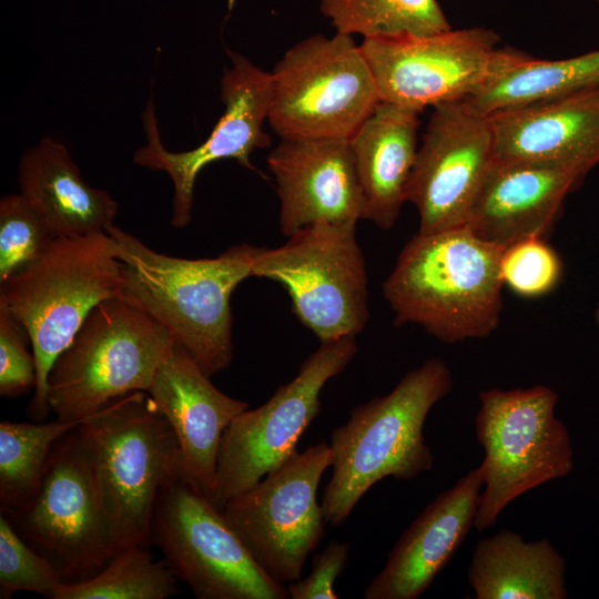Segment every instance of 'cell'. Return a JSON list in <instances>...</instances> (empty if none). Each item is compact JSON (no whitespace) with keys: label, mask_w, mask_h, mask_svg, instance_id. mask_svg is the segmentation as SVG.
I'll return each mask as SVG.
<instances>
[{"label":"cell","mask_w":599,"mask_h":599,"mask_svg":"<svg viewBox=\"0 0 599 599\" xmlns=\"http://www.w3.org/2000/svg\"><path fill=\"white\" fill-rule=\"evenodd\" d=\"M106 233L122 262L116 297L161 324L206 375L226 369L233 356L231 296L252 276L255 246L191 260L159 253L115 225Z\"/></svg>","instance_id":"1"},{"label":"cell","mask_w":599,"mask_h":599,"mask_svg":"<svg viewBox=\"0 0 599 599\" xmlns=\"http://www.w3.org/2000/svg\"><path fill=\"white\" fill-rule=\"evenodd\" d=\"M501 252L467 225L414 235L383 283L394 324L446 344L489 336L502 309Z\"/></svg>","instance_id":"2"},{"label":"cell","mask_w":599,"mask_h":599,"mask_svg":"<svg viewBox=\"0 0 599 599\" xmlns=\"http://www.w3.org/2000/svg\"><path fill=\"white\" fill-rule=\"evenodd\" d=\"M453 387L446 363L432 357L408 370L388 394L351 410L331 436L332 474L321 502L326 524L342 525L382 479L412 480L432 469L435 457L424 424Z\"/></svg>","instance_id":"3"},{"label":"cell","mask_w":599,"mask_h":599,"mask_svg":"<svg viewBox=\"0 0 599 599\" xmlns=\"http://www.w3.org/2000/svg\"><path fill=\"white\" fill-rule=\"evenodd\" d=\"M122 262L116 242L106 232L55 237L23 270L0 284V304L24 326L37 364V384L29 416L43 422L48 376L57 357L69 346L90 312L118 296Z\"/></svg>","instance_id":"4"},{"label":"cell","mask_w":599,"mask_h":599,"mask_svg":"<svg viewBox=\"0 0 599 599\" xmlns=\"http://www.w3.org/2000/svg\"><path fill=\"white\" fill-rule=\"evenodd\" d=\"M78 428L119 549L149 547L158 495L182 474L169 422L151 396L138 390L111 402Z\"/></svg>","instance_id":"5"},{"label":"cell","mask_w":599,"mask_h":599,"mask_svg":"<svg viewBox=\"0 0 599 599\" xmlns=\"http://www.w3.org/2000/svg\"><path fill=\"white\" fill-rule=\"evenodd\" d=\"M174 344L140 308L118 297L101 302L50 369L51 414L62 422H83L122 396L148 392Z\"/></svg>","instance_id":"6"},{"label":"cell","mask_w":599,"mask_h":599,"mask_svg":"<svg viewBox=\"0 0 599 599\" xmlns=\"http://www.w3.org/2000/svg\"><path fill=\"white\" fill-rule=\"evenodd\" d=\"M475 417L476 438L484 448V485L474 528H491L512 500L575 467L571 438L556 417L557 393L545 385L484 389Z\"/></svg>","instance_id":"7"},{"label":"cell","mask_w":599,"mask_h":599,"mask_svg":"<svg viewBox=\"0 0 599 599\" xmlns=\"http://www.w3.org/2000/svg\"><path fill=\"white\" fill-rule=\"evenodd\" d=\"M268 124L283 140H349L380 101L351 34H314L271 72Z\"/></svg>","instance_id":"8"},{"label":"cell","mask_w":599,"mask_h":599,"mask_svg":"<svg viewBox=\"0 0 599 599\" xmlns=\"http://www.w3.org/2000/svg\"><path fill=\"white\" fill-rule=\"evenodd\" d=\"M355 227L317 222L278 247L254 248L252 276L284 286L293 313L319 343L356 336L369 318L366 264Z\"/></svg>","instance_id":"9"},{"label":"cell","mask_w":599,"mask_h":599,"mask_svg":"<svg viewBox=\"0 0 599 599\" xmlns=\"http://www.w3.org/2000/svg\"><path fill=\"white\" fill-rule=\"evenodd\" d=\"M151 544L199 599H285V585L254 560L221 509L182 474L158 495Z\"/></svg>","instance_id":"10"},{"label":"cell","mask_w":599,"mask_h":599,"mask_svg":"<svg viewBox=\"0 0 599 599\" xmlns=\"http://www.w3.org/2000/svg\"><path fill=\"white\" fill-rule=\"evenodd\" d=\"M357 353L356 336L323 342L301 364L297 375L263 405L244 409L223 433L211 500L220 509L266 474L283 465L321 408L325 384Z\"/></svg>","instance_id":"11"},{"label":"cell","mask_w":599,"mask_h":599,"mask_svg":"<svg viewBox=\"0 0 599 599\" xmlns=\"http://www.w3.org/2000/svg\"><path fill=\"white\" fill-rule=\"evenodd\" d=\"M78 427L52 447L32 504L21 514L7 517L67 585L94 577L120 551Z\"/></svg>","instance_id":"12"},{"label":"cell","mask_w":599,"mask_h":599,"mask_svg":"<svg viewBox=\"0 0 599 599\" xmlns=\"http://www.w3.org/2000/svg\"><path fill=\"white\" fill-rule=\"evenodd\" d=\"M331 463L329 445H312L221 508L257 565L282 585L301 578L308 554L324 536L326 522L316 497Z\"/></svg>","instance_id":"13"},{"label":"cell","mask_w":599,"mask_h":599,"mask_svg":"<svg viewBox=\"0 0 599 599\" xmlns=\"http://www.w3.org/2000/svg\"><path fill=\"white\" fill-rule=\"evenodd\" d=\"M491 29H449L429 35L367 38L359 44L380 101L422 112L465 100L509 59Z\"/></svg>","instance_id":"14"},{"label":"cell","mask_w":599,"mask_h":599,"mask_svg":"<svg viewBox=\"0 0 599 599\" xmlns=\"http://www.w3.org/2000/svg\"><path fill=\"white\" fill-rule=\"evenodd\" d=\"M226 52L232 68L224 69L221 79L225 110L209 138L197 148L170 152L163 146L152 99L142 114L148 142L135 152L133 160L142 167L164 171L171 177L174 186L171 224L175 229L185 227L192 220L195 181L206 165L234 159L255 171L250 161L251 153L271 145V136L263 130L271 104V73L236 52L229 49Z\"/></svg>","instance_id":"15"},{"label":"cell","mask_w":599,"mask_h":599,"mask_svg":"<svg viewBox=\"0 0 599 599\" xmlns=\"http://www.w3.org/2000/svg\"><path fill=\"white\" fill-rule=\"evenodd\" d=\"M494 163L487 115L465 100L434 106L406 187L418 211V233L466 225Z\"/></svg>","instance_id":"16"},{"label":"cell","mask_w":599,"mask_h":599,"mask_svg":"<svg viewBox=\"0 0 599 599\" xmlns=\"http://www.w3.org/2000/svg\"><path fill=\"white\" fill-rule=\"evenodd\" d=\"M266 162L276 182L283 235L317 222L362 220L364 200L349 140L282 139Z\"/></svg>","instance_id":"17"},{"label":"cell","mask_w":599,"mask_h":599,"mask_svg":"<svg viewBox=\"0 0 599 599\" xmlns=\"http://www.w3.org/2000/svg\"><path fill=\"white\" fill-rule=\"evenodd\" d=\"M146 393L174 432L183 476L211 499L223 433L248 404L216 388L194 357L176 343Z\"/></svg>","instance_id":"18"},{"label":"cell","mask_w":599,"mask_h":599,"mask_svg":"<svg viewBox=\"0 0 599 599\" xmlns=\"http://www.w3.org/2000/svg\"><path fill=\"white\" fill-rule=\"evenodd\" d=\"M588 172L570 163L494 161L466 225L501 248L522 238L545 237L565 199Z\"/></svg>","instance_id":"19"},{"label":"cell","mask_w":599,"mask_h":599,"mask_svg":"<svg viewBox=\"0 0 599 599\" xmlns=\"http://www.w3.org/2000/svg\"><path fill=\"white\" fill-rule=\"evenodd\" d=\"M484 485L480 465L439 494L403 532L365 599H417L461 546L477 512Z\"/></svg>","instance_id":"20"},{"label":"cell","mask_w":599,"mask_h":599,"mask_svg":"<svg viewBox=\"0 0 599 599\" xmlns=\"http://www.w3.org/2000/svg\"><path fill=\"white\" fill-rule=\"evenodd\" d=\"M487 116L495 162L599 164V87Z\"/></svg>","instance_id":"21"},{"label":"cell","mask_w":599,"mask_h":599,"mask_svg":"<svg viewBox=\"0 0 599 599\" xmlns=\"http://www.w3.org/2000/svg\"><path fill=\"white\" fill-rule=\"evenodd\" d=\"M420 112L379 101L349 139L364 200L362 220L389 231L396 224L413 170Z\"/></svg>","instance_id":"22"},{"label":"cell","mask_w":599,"mask_h":599,"mask_svg":"<svg viewBox=\"0 0 599 599\" xmlns=\"http://www.w3.org/2000/svg\"><path fill=\"white\" fill-rule=\"evenodd\" d=\"M17 181L20 194L55 237L93 235L113 225L118 203L106 191L90 186L68 149L52 138L21 155Z\"/></svg>","instance_id":"23"},{"label":"cell","mask_w":599,"mask_h":599,"mask_svg":"<svg viewBox=\"0 0 599 599\" xmlns=\"http://www.w3.org/2000/svg\"><path fill=\"white\" fill-rule=\"evenodd\" d=\"M477 599H566V560L549 539L501 529L477 541L467 570Z\"/></svg>","instance_id":"24"},{"label":"cell","mask_w":599,"mask_h":599,"mask_svg":"<svg viewBox=\"0 0 599 599\" xmlns=\"http://www.w3.org/2000/svg\"><path fill=\"white\" fill-rule=\"evenodd\" d=\"M596 87H599V49L559 60L536 59L515 50L506 64L465 101L488 115Z\"/></svg>","instance_id":"25"},{"label":"cell","mask_w":599,"mask_h":599,"mask_svg":"<svg viewBox=\"0 0 599 599\" xmlns=\"http://www.w3.org/2000/svg\"><path fill=\"white\" fill-rule=\"evenodd\" d=\"M84 422V420H83ZM82 420L0 423V509L6 517L24 511L40 489L52 447Z\"/></svg>","instance_id":"26"},{"label":"cell","mask_w":599,"mask_h":599,"mask_svg":"<svg viewBox=\"0 0 599 599\" xmlns=\"http://www.w3.org/2000/svg\"><path fill=\"white\" fill-rule=\"evenodd\" d=\"M336 32L367 38L429 35L451 29L437 0H319Z\"/></svg>","instance_id":"27"},{"label":"cell","mask_w":599,"mask_h":599,"mask_svg":"<svg viewBox=\"0 0 599 599\" xmlns=\"http://www.w3.org/2000/svg\"><path fill=\"white\" fill-rule=\"evenodd\" d=\"M177 580L164 560H154L148 547L131 545L94 577L62 583L55 599H166L179 592Z\"/></svg>","instance_id":"28"},{"label":"cell","mask_w":599,"mask_h":599,"mask_svg":"<svg viewBox=\"0 0 599 599\" xmlns=\"http://www.w3.org/2000/svg\"><path fill=\"white\" fill-rule=\"evenodd\" d=\"M55 236L19 193L0 201V284L35 261Z\"/></svg>","instance_id":"29"},{"label":"cell","mask_w":599,"mask_h":599,"mask_svg":"<svg viewBox=\"0 0 599 599\" xmlns=\"http://www.w3.org/2000/svg\"><path fill=\"white\" fill-rule=\"evenodd\" d=\"M62 583L54 567L1 514L0 598L8 599L18 591H29L55 599Z\"/></svg>","instance_id":"30"},{"label":"cell","mask_w":599,"mask_h":599,"mask_svg":"<svg viewBox=\"0 0 599 599\" xmlns=\"http://www.w3.org/2000/svg\"><path fill=\"white\" fill-rule=\"evenodd\" d=\"M499 274L515 294L536 298L554 291L562 275V262L544 237L516 241L502 248Z\"/></svg>","instance_id":"31"},{"label":"cell","mask_w":599,"mask_h":599,"mask_svg":"<svg viewBox=\"0 0 599 599\" xmlns=\"http://www.w3.org/2000/svg\"><path fill=\"white\" fill-rule=\"evenodd\" d=\"M24 326L0 304V395L18 397L34 390L37 364Z\"/></svg>","instance_id":"32"},{"label":"cell","mask_w":599,"mask_h":599,"mask_svg":"<svg viewBox=\"0 0 599 599\" xmlns=\"http://www.w3.org/2000/svg\"><path fill=\"white\" fill-rule=\"evenodd\" d=\"M349 556L347 542L332 540L313 557L312 570L303 579L290 582L286 588L292 599H336V579L343 572Z\"/></svg>","instance_id":"33"},{"label":"cell","mask_w":599,"mask_h":599,"mask_svg":"<svg viewBox=\"0 0 599 599\" xmlns=\"http://www.w3.org/2000/svg\"><path fill=\"white\" fill-rule=\"evenodd\" d=\"M595 322L597 324V327L599 328V307L595 311Z\"/></svg>","instance_id":"34"},{"label":"cell","mask_w":599,"mask_h":599,"mask_svg":"<svg viewBox=\"0 0 599 599\" xmlns=\"http://www.w3.org/2000/svg\"><path fill=\"white\" fill-rule=\"evenodd\" d=\"M593 1H596L597 3H599V0H593Z\"/></svg>","instance_id":"35"},{"label":"cell","mask_w":599,"mask_h":599,"mask_svg":"<svg viewBox=\"0 0 599 599\" xmlns=\"http://www.w3.org/2000/svg\"><path fill=\"white\" fill-rule=\"evenodd\" d=\"M598 536H599V529H598Z\"/></svg>","instance_id":"36"}]
</instances>
